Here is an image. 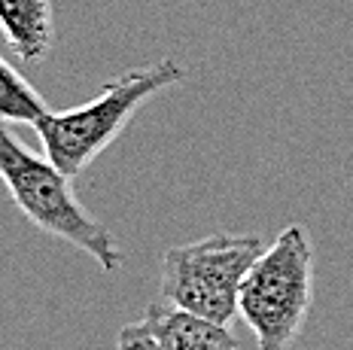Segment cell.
Segmentation results:
<instances>
[{"instance_id": "cell-2", "label": "cell", "mask_w": 353, "mask_h": 350, "mask_svg": "<svg viewBox=\"0 0 353 350\" xmlns=\"http://www.w3.org/2000/svg\"><path fill=\"white\" fill-rule=\"evenodd\" d=\"M314 308V244L305 225H286L256 256L238 289V317L256 350H290Z\"/></svg>"}, {"instance_id": "cell-3", "label": "cell", "mask_w": 353, "mask_h": 350, "mask_svg": "<svg viewBox=\"0 0 353 350\" xmlns=\"http://www.w3.org/2000/svg\"><path fill=\"white\" fill-rule=\"evenodd\" d=\"M0 180L28 223L83 250L98 262L101 271L113 274L122 268V247L116 244L107 225L94 220L73 195L68 174L58 171L49 158H40L37 152L21 147L19 137L3 128V122H0Z\"/></svg>"}, {"instance_id": "cell-6", "label": "cell", "mask_w": 353, "mask_h": 350, "mask_svg": "<svg viewBox=\"0 0 353 350\" xmlns=\"http://www.w3.org/2000/svg\"><path fill=\"white\" fill-rule=\"evenodd\" d=\"M0 37L25 64H40L55 46L52 0H0Z\"/></svg>"}, {"instance_id": "cell-4", "label": "cell", "mask_w": 353, "mask_h": 350, "mask_svg": "<svg viewBox=\"0 0 353 350\" xmlns=\"http://www.w3.org/2000/svg\"><path fill=\"white\" fill-rule=\"evenodd\" d=\"M265 250L262 235L216 231L201 240L168 247L161 256L159 298L213 323L238 317V289L250 265Z\"/></svg>"}, {"instance_id": "cell-8", "label": "cell", "mask_w": 353, "mask_h": 350, "mask_svg": "<svg viewBox=\"0 0 353 350\" xmlns=\"http://www.w3.org/2000/svg\"><path fill=\"white\" fill-rule=\"evenodd\" d=\"M116 350H165L159 344L156 338H152V332L146 329V326L137 320V323H128L122 326L119 332V347Z\"/></svg>"}, {"instance_id": "cell-7", "label": "cell", "mask_w": 353, "mask_h": 350, "mask_svg": "<svg viewBox=\"0 0 353 350\" xmlns=\"http://www.w3.org/2000/svg\"><path fill=\"white\" fill-rule=\"evenodd\" d=\"M49 113L43 94L28 83L25 74H19L6 58H0V122L31 125Z\"/></svg>"}, {"instance_id": "cell-5", "label": "cell", "mask_w": 353, "mask_h": 350, "mask_svg": "<svg viewBox=\"0 0 353 350\" xmlns=\"http://www.w3.org/2000/svg\"><path fill=\"white\" fill-rule=\"evenodd\" d=\"M141 323L165 350H244V344L229 332V326L174 308L165 298L146 305Z\"/></svg>"}, {"instance_id": "cell-1", "label": "cell", "mask_w": 353, "mask_h": 350, "mask_svg": "<svg viewBox=\"0 0 353 350\" xmlns=\"http://www.w3.org/2000/svg\"><path fill=\"white\" fill-rule=\"evenodd\" d=\"M186 79V68L174 58H161L146 68H131L107 79L92 101L64 113H46L34 122L46 158L73 180L128 128L134 113L159 92Z\"/></svg>"}]
</instances>
